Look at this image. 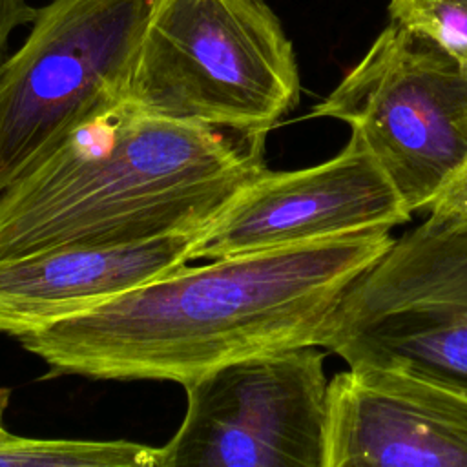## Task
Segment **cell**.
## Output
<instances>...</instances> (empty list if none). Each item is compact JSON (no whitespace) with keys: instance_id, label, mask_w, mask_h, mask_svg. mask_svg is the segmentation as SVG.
Wrapping results in <instances>:
<instances>
[{"instance_id":"1","label":"cell","mask_w":467,"mask_h":467,"mask_svg":"<svg viewBox=\"0 0 467 467\" xmlns=\"http://www.w3.org/2000/svg\"><path fill=\"white\" fill-rule=\"evenodd\" d=\"M392 241L376 228L184 265L18 339L53 374L186 385L254 354L319 347L348 286Z\"/></svg>"},{"instance_id":"2","label":"cell","mask_w":467,"mask_h":467,"mask_svg":"<svg viewBox=\"0 0 467 467\" xmlns=\"http://www.w3.org/2000/svg\"><path fill=\"white\" fill-rule=\"evenodd\" d=\"M265 140L122 99L0 193V263L201 232L266 168Z\"/></svg>"},{"instance_id":"3","label":"cell","mask_w":467,"mask_h":467,"mask_svg":"<svg viewBox=\"0 0 467 467\" xmlns=\"http://www.w3.org/2000/svg\"><path fill=\"white\" fill-rule=\"evenodd\" d=\"M294 46L265 0H151L126 100L248 137L297 104Z\"/></svg>"},{"instance_id":"4","label":"cell","mask_w":467,"mask_h":467,"mask_svg":"<svg viewBox=\"0 0 467 467\" xmlns=\"http://www.w3.org/2000/svg\"><path fill=\"white\" fill-rule=\"evenodd\" d=\"M151 0H51L0 64V193L126 97Z\"/></svg>"},{"instance_id":"5","label":"cell","mask_w":467,"mask_h":467,"mask_svg":"<svg viewBox=\"0 0 467 467\" xmlns=\"http://www.w3.org/2000/svg\"><path fill=\"white\" fill-rule=\"evenodd\" d=\"M310 117L348 124L407 210L429 212L467 161V71L390 20Z\"/></svg>"},{"instance_id":"6","label":"cell","mask_w":467,"mask_h":467,"mask_svg":"<svg viewBox=\"0 0 467 467\" xmlns=\"http://www.w3.org/2000/svg\"><path fill=\"white\" fill-rule=\"evenodd\" d=\"M319 348L467 389V223L429 215L348 286Z\"/></svg>"},{"instance_id":"7","label":"cell","mask_w":467,"mask_h":467,"mask_svg":"<svg viewBox=\"0 0 467 467\" xmlns=\"http://www.w3.org/2000/svg\"><path fill=\"white\" fill-rule=\"evenodd\" d=\"M317 348L254 354L182 385L186 414L161 467H323L328 381Z\"/></svg>"},{"instance_id":"8","label":"cell","mask_w":467,"mask_h":467,"mask_svg":"<svg viewBox=\"0 0 467 467\" xmlns=\"http://www.w3.org/2000/svg\"><path fill=\"white\" fill-rule=\"evenodd\" d=\"M410 217L365 142L352 131L328 161L292 171L265 168L201 232L190 263L390 230Z\"/></svg>"},{"instance_id":"9","label":"cell","mask_w":467,"mask_h":467,"mask_svg":"<svg viewBox=\"0 0 467 467\" xmlns=\"http://www.w3.org/2000/svg\"><path fill=\"white\" fill-rule=\"evenodd\" d=\"M323 467H467V389L348 367L328 381Z\"/></svg>"},{"instance_id":"10","label":"cell","mask_w":467,"mask_h":467,"mask_svg":"<svg viewBox=\"0 0 467 467\" xmlns=\"http://www.w3.org/2000/svg\"><path fill=\"white\" fill-rule=\"evenodd\" d=\"M201 232L2 261L0 332L22 337L171 274L190 263Z\"/></svg>"},{"instance_id":"11","label":"cell","mask_w":467,"mask_h":467,"mask_svg":"<svg viewBox=\"0 0 467 467\" xmlns=\"http://www.w3.org/2000/svg\"><path fill=\"white\" fill-rule=\"evenodd\" d=\"M0 467H161V447L130 440H42L0 432Z\"/></svg>"},{"instance_id":"12","label":"cell","mask_w":467,"mask_h":467,"mask_svg":"<svg viewBox=\"0 0 467 467\" xmlns=\"http://www.w3.org/2000/svg\"><path fill=\"white\" fill-rule=\"evenodd\" d=\"M389 15L432 40L467 71V0H389Z\"/></svg>"},{"instance_id":"13","label":"cell","mask_w":467,"mask_h":467,"mask_svg":"<svg viewBox=\"0 0 467 467\" xmlns=\"http://www.w3.org/2000/svg\"><path fill=\"white\" fill-rule=\"evenodd\" d=\"M429 215L467 223V161L431 204Z\"/></svg>"},{"instance_id":"14","label":"cell","mask_w":467,"mask_h":467,"mask_svg":"<svg viewBox=\"0 0 467 467\" xmlns=\"http://www.w3.org/2000/svg\"><path fill=\"white\" fill-rule=\"evenodd\" d=\"M36 11L38 9H35L27 0H0V64L13 31L20 26L31 24Z\"/></svg>"},{"instance_id":"15","label":"cell","mask_w":467,"mask_h":467,"mask_svg":"<svg viewBox=\"0 0 467 467\" xmlns=\"http://www.w3.org/2000/svg\"><path fill=\"white\" fill-rule=\"evenodd\" d=\"M7 403H9V390L0 387V432L4 431V425H2V420H4V412L7 409Z\"/></svg>"}]
</instances>
